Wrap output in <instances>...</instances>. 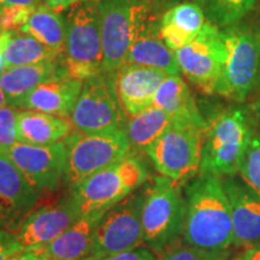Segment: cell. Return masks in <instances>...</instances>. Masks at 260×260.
Instances as JSON below:
<instances>
[{
  "label": "cell",
  "instance_id": "41",
  "mask_svg": "<svg viewBox=\"0 0 260 260\" xmlns=\"http://www.w3.org/2000/svg\"><path fill=\"white\" fill-rule=\"evenodd\" d=\"M5 105H8V99H6L4 90H3L2 87H0V109Z\"/></svg>",
  "mask_w": 260,
  "mask_h": 260
},
{
  "label": "cell",
  "instance_id": "35",
  "mask_svg": "<svg viewBox=\"0 0 260 260\" xmlns=\"http://www.w3.org/2000/svg\"><path fill=\"white\" fill-rule=\"evenodd\" d=\"M45 4L51 6V8L56 10H63V9H69L71 6H75L77 4L84 2H95L98 3L99 0H44Z\"/></svg>",
  "mask_w": 260,
  "mask_h": 260
},
{
  "label": "cell",
  "instance_id": "10",
  "mask_svg": "<svg viewBox=\"0 0 260 260\" xmlns=\"http://www.w3.org/2000/svg\"><path fill=\"white\" fill-rule=\"evenodd\" d=\"M145 190L138 189L103 214L94 235L88 260H96L138 248L144 243L142 207Z\"/></svg>",
  "mask_w": 260,
  "mask_h": 260
},
{
  "label": "cell",
  "instance_id": "36",
  "mask_svg": "<svg viewBox=\"0 0 260 260\" xmlns=\"http://www.w3.org/2000/svg\"><path fill=\"white\" fill-rule=\"evenodd\" d=\"M41 0H0L2 6H17V8H35Z\"/></svg>",
  "mask_w": 260,
  "mask_h": 260
},
{
  "label": "cell",
  "instance_id": "21",
  "mask_svg": "<svg viewBox=\"0 0 260 260\" xmlns=\"http://www.w3.org/2000/svg\"><path fill=\"white\" fill-rule=\"evenodd\" d=\"M84 81L75 77L51 81L31 90L19 103L18 110H31L68 118L73 112Z\"/></svg>",
  "mask_w": 260,
  "mask_h": 260
},
{
  "label": "cell",
  "instance_id": "19",
  "mask_svg": "<svg viewBox=\"0 0 260 260\" xmlns=\"http://www.w3.org/2000/svg\"><path fill=\"white\" fill-rule=\"evenodd\" d=\"M71 77L63 54L37 64L9 68L0 75V87L8 105L17 109L19 103L41 84Z\"/></svg>",
  "mask_w": 260,
  "mask_h": 260
},
{
  "label": "cell",
  "instance_id": "1",
  "mask_svg": "<svg viewBox=\"0 0 260 260\" xmlns=\"http://www.w3.org/2000/svg\"><path fill=\"white\" fill-rule=\"evenodd\" d=\"M183 242L225 260L234 246L233 220L223 178L200 172L186 188Z\"/></svg>",
  "mask_w": 260,
  "mask_h": 260
},
{
  "label": "cell",
  "instance_id": "29",
  "mask_svg": "<svg viewBox=\"0 0 260 260\" xmlns=\"http://www.w3.org/2000/svg\"><path fill=\"white\" fill-rule=\"evenodd\" d=\"M239 172L242 180L260 194V135L252 136Z\"/></svg>",
  "mask_w": 260,
  "mask_h": 260
},
{
  "label": "cell",
  "instance_id": "31",
  "mask_svg": "<svg viewBox=\"0 0 260 260\" xmlns=\"http://www.w3.org/2000/svg\"><path fill=\"white\" fill-rule=\"evenodd\" d=\"M159 260H220L217 256L205 253L200 249L194 248L184 242L177 243L167 252L160 254Z\"/></svg>",
  "mask_w": 260,
  "mask_h": 260
},
{
  "label": "cell",
  "instance_id": "23",
  "mask_svg": "<svg viewBox=\"0 0 260 260\" xmlns=\"http://www.w3.org/2000/svg\"><path fill=\"white\" fill-rule=\"evenodd\" d=\"M205 23L206 18L199 5L194 2L182 3L162 15L160 37L171 51L176 52L193 41Z\"/></svg>",
  "mask_w": 260,
  "mask_h": 260
},
{
  "label": "cell",
  "instance_id": "38",
  "mask_svg": "<svg viewBox=\"0 0 260 260\" xmlns=\"http://www.w3.org/2000/svg\"><path fill=\"white\" fill-rule=\"evenodd\" d=\"M9 37V30L0 34V75L3 74V71L5 70V63H4V46L6 39Z\"/></svg>",
  "mask_w": 260,
  "mask_h": 260
},
{
  "label": "cell",
  "instance_id": "4",
  "mask_svg": "<svg viewBox=\"0 0 260 260\" xmlns=\"http://www.w3.org/2000/svg\"><path fill=\"white\" fill-rule=\"evenodd\" d=\"M252 136L248 117L242 109L220 113L205 130L200 172L235 176Z\"/></svg>",
  "mask_w": 260,
  "mask_h": 260
},
{
  "label": "cell",
  "instance_id": "37",
  "mask_svg": "<svg viewBox=\"0 0 260 260\" xmlns=\"http://www.w3.org/2000/svg\"><path fill=\"white\" fill-rule=\"evenodd\" d=\"M239 258L241 260H260V245L246 249V252Z\"/></svg>",
  "mask_w": 260,
  "mask_h": 260
},
{
  "label": "cell",
  "instance_id": "13",
  "mask_svg": "<svg viewBox=\"0 0 260 260\" xmlns=\"http://www.w3.org/2000/svg\"><path fill=\"white\" fill-rule=\"evenodd\" d=\"M102 32L104 73H116L125 63L135 37L136 8L126 0L98 2Z\"/></svg>",
  "mask_w": 260,
  "mask_h": 260
},
{
  "label": "cell",
  "instance_id": "43",
  "mask_svg": "<svg viewBox=\"0 0 260 260\" xmlns=\"http://www.w3.org/2000/svg\"><path fill=\"white\" fill-rule=\"evenodd\" d=\"M235 260H241V259H240V258H237V259H235Z\"/></svg>",
  "mask_w": 260,
  "mask_h": 260
},
{
  "label": "cell",
  "instance_id": "15",
  "mask_svg": "<svg viewBox=\"0 0 260 260\" xmlns=\"http://www.w3.org/2000/svg\"><path fill=\"white\" fill-rule=\"evenodd\" d=\"M136 29L135 37L126 54L124 64L141 65L161 70L168 75H180L175 52L167 46L160 37V22L159 24L152 16L153 10L146 6L135 5Z\"/></svg>",
  "mask_w": 260,
  "mask_h": 260
},
{
  "label": "cell",
  "instance_id": "8",
  "mask_svg": "<svg viewBox=\"0 0 260 260\" xmlns=\"http://www.w3.org/2000/svg\"><path fill=\"white\" fill-rule=\"evenodd\" d=\"M68 147V167L64 181L75 186L130 153L126 129L103 134L75 133L64 140Z\"/></svg>",
  "mask_w": 260,
  "mask_h": 260
},
{
  "label": "cell",
  "instance_id": "9",
  "mask_svg": "<svg viewBox=\"0 0 260 260\" xmlns=\"http://www.w3.org/2000/svg\"><path fill=\"white\" fill-rule=\"evenodd\" d=\"M204 130L172 124L145 149L160 176L183 184L200 174Z\"/></svg>",
  "mask_w": 260,
  "mask_h": 260
},
{
  "label": "cell",
  "instance_id": "44",
  "mask_svg": "<svg viewBox=\"0 0 260 260\" xmlns=\"http://www.w3.org/2000/svg\"><path fill=\"white\" fill-rule=\"evenodd\" d=\"M45 260H51V259H45Z\"/></svg>",
  "mask_w": 260,
  "mask_h": 260
},
{
  "label": "cell",
  "instance_id": "12",
  "mask_svg": "<svg viewBox=\"0 0 260 260\" xmlns=\"http://www.w3.org/2000/svg\"><path fill=\"white\" fill-rule=\"evenodd\" d=\"M8 153L29 183L41 194L56 191L67 174L68 147L64 140L46 146L16 142Z\"/></svg>",
  "mask_w": 260,
  "mask_h": 260
},
{
  "label": "cell",
  "instance_id": "16",
  "mask_svg": "<svg viewBox=\"0 0 260 260\" xmlns=\"http://www.w3.org/2000/svg\"><path fill=\"white\" fill-rule=\"evenodd\" d=\"M80 217L79 210L69 194L56 204L32 211L15 234L23 249L45 248Z\"/></svg>",
  "mask_w": 260,
  "mask_h": 260
},
{
  "label": "cell",
  "instance_id": "17",
  "mask_svg": "<svg viewBox=\"0 0 260 260\" xmlns=\"http://www.w3.org/2000/svg\"><path fill=\"white\" fill-rule=\"evenodd\" d=\"M222 178L232 213L234 246L248 249L260 245V194L235 176Z\"/></svg>",
  "mask_w": 260,
  "mask_h": 260
},
{
  "label": "cell",
  "instance_id": "32",
  "mask_svg": "<svg viewBox=\"0 0 260 260\" xmlns=\"http://www.w3.org/2000/svg\"><path fill=\"white\" fill-rule=\"evenodd\" d=\"M23 251L15 233L0 230V260H10L15 254Z\"/></svg>",
  "mask_w": 260,
  "mask_h": 260
},
{
  "label": "cell",
  "instance_id": "34",
  "mask_svg": "<svg viewBox=\"0 0 260 260\" xmlns=\"http://www.w3.org/2000/svg\"><path fill=\"white\" fill-rule=\"evenodd\" d=\"M44 248H35V249H23L17 254H15L10 260H45Z\"/></svg>",
  "mask_w": 260,
  "mask_h": 260
},
{
  "label": "cell",
  "instance_id": "6",
  "mask_svg": "<svg viewBox=\"0 0 260 260\" xmlns=\"http://www.w3.org/2000/svg\"><path fill=\"white\" fill-rule=\"evenodd\" d=\"M228 56L217 94L237 103L245 102L260 77V31L248 24L220 30Z\"/></svg>",
  "mask_w": 260,
  "mask_h": 260
},
{
  "label": "cell",
  "instance_id": "30",
  "mask_svg": "<svg viewBox=\"0 0 260 260\" xmlns=\"http://www.w3.org/2000/svg\"><path fill=\"white\" fill-rule=\"evenodd\" d=\"M18 109L5 105L0 109V146L9 149L18 142Z\"/></svg>",
  "mask_w": 260,
  "mask_h": 260
},
{
  "label": "cell",
  "instance_id": "25",
  "mask_svg": "<svg viewBox=\"0 0 260 260\" xmlns=\"http://www.w3.org/2000/svg\"><path fill=\"white\" fill-rule=\"evenodd\" d=\"M18 31L37 39L58 56L64 53L67 21L59 10L46 4H39L31 10L28 21Z\"/></svg>",
  "mask_w": 260,
  "mask_h": 260
},
{
  "label": "cell",
  "instance_id": "2",
  "mask_svg": "<svg viewBox=\"0 0 260 260\" xmlns=\"http://www.w3.org/2000/svg\"><path fill=\"white\" fill-rule=\"evenodd\" d=\"M148 178L149 171L145 162L138 155L129 153L71 188L70 197L81 216L104 214L140 189Z\"/></svg>",
  "mask_w": 260,
  "mask_h": 260
},
{
  "label": "cell",
  "instance_id": "22",
  "mask_svg": "<svg viewBox=\"0 0 260 260\" xmlns=\"http://www.w3.org/2000/svg\"><path fill=\"white\" fill-rule=\"evenodd\" d=\"M103 214L81 216L73 225L44 248L46 259L88 260L93 249L94 235Z\"/></svg>",
  "mask_w": 260,
  "mask_h": 260
},
{
  "label": "cell",
  "instance_id": "42",
  "mask_svg": "<svg viewBox=\"0 0 260 260\" xmlns=\"http://www.w3.org/2000/svg\"><path fill=\"white\" fill-rule=\"evenodd\" d=\"M256 110H258V113H259V116H260V102L258 103V105H256Z\"/></svg>",
  "mask_w": 260,
  "mask_h": 260
},
{
  "label": "cell",
  "instance_id": "40",
  "mask_svg": "<svg viewBox=\"0 0 260 260\" xmlns=\"http://www.w3.org/2000/svg\"><path fill=\"white\" fill-rule=\"evenodd\" d=\"M4 10H5V6H2V5H0V34H2V32L6 31V29H5V16H4Z\"/></svg>",
  "mask_w": 260,
  "mask_h": 260
},
{
  "label": "cell",
  "instance_id": "39",
  "mask_svg": "<svg viewBox=\"0 0 260 260\" xmlns=\"http://www.w3.org/2000/svg\"><path fill=\"white\" fill-rule=\"evenodd\" d=\"M126 2L132 3L133 5H138V6H146V8L154 10L155 8H158L160 5V3L162 0H126Z\"/></svg>",
  "mask_w": 260,
  "mask_h": 260
},
{
  "label": "cell",
  "instance_id": "18",
  "mask_svg": "<svg viewBox=\"0 0 260 260\" xmlns=\"http://www.w3.org/2000/svg\"><path fill=\"white\" fill-rule=\"evenodd\" d=\"M168 74L141 65L124 64L116 71V88L125 113L139 115L153 106L159 86Z\"/></svg>",
  "mask_w": 260,
  "mask_h": 260
},
{
  "label": "cell",
  "instance_id": "27",
  "mask_svg": "<svg viewBox=\"0 0 260 260\" xmlns=\"http://www.w3.org/2000/svg\"><path fill=\"white\" fill-rule=\"evenodd\" d=\"M56 57L58 54L30 35L9 30V37L4 46L5 69L37 64Z\"/></svg>",
  "mask_w": 260,
  "mask_h": 260
},
{
  "label": "cell",
  "instance_id": "20",
  "mask_svg": "<svg viewBox=\"0 0 260 260\" xmlns=\"http://www.w3.org/2000/svg\"><path fill=\"white\" fill-rule=\"evenodd\" d=\"M153 106L167 112L174 124L194 126L204 132L207 128L194 95L180 75H168L159 86Z\"/></svg>",
  "mask_w": 260,
  "mask_h": 260
},
{
  "label": "cell",
  "instance_id": "14",
  "mask_svg": "<svg viewBox=\"0 0 260 260\" xmlns=\"http://www.w3.org/2000/svg\"><path fill=\"white\" fill-rule=\"evenodd\" d=\"M41 193L35 189L0 146V230L16 233L35 210Z\"/></svg>",
  "mask_w": 260,
  "mask_h": 260
},
{
  "label": "cell",
  "instance_id": "33",
  "mask_svg": "<svg viewBox=\"0 0 260 260\" xmlns=\"http://www.w3.org/2000/svg\"><path fill=\"white\" fill-rule=\"evenodd\" d=\"M96 260H158L154 253L149 248H141L138 247L135 249H130L122 253H117L105 258H100Z\"/></svg>",
  "mask_w": 260,
  "mask_h": 260
},
{
  "label": "cell",
  "instance_id": "28",
  "mask_svg": "<svg viewBox=\"0 0 260 260\" xmlns=\"http://www.w3.org/2000/svg\"><path fill=\"white\" fill-rule=\"evenodd\" d=\"M203 10L206 22L219 30L240 24L255 11L259 0H194Z\"/></svg>",
  "mask_w": 260,
  "mask_h": 260
},
{
  "label": "cell",
  "instance_id": "11",
  "mask_svg": "<svg viewBox=\"0 0 260 260\" xmlns=\"http://www.w3.org/2000/svg\"><path fill=\"white\" fill-rule=\"evenodd\" d=\"M226 56L220 30L209 22L193 41L175 52L181 73L207 94H217Z\"/></svg>",
  "mask_w": 260,
  "mask_h": 260
},
{
  "label": "cell",
  "instance_id": "5",
  "mask_svg": "<svg viewBox=\"0 0 260 260\" xmlns=\"http://www.w3.org/2000/svg\"><path fill=\"white\" fill-rule=\"evenodd\" d=\"M67 37L64 61L71 77L86 81L104 73V58L98 3L71 6L65 16Z\"/></svg>",
  "mask_w": 260,
  "mask_h": 260
},
{
  "label": "cell",
  "instance_id": "7",
  "mask_svg": "<svg viewBox=\"0 0 260 260\" xmlns=\"http://www.w3.org/2000/svg\"><path fill=\"white\" fill-rule=\"evenodd\" d=\"M126 113L116 88V73H102L83 82L70 122L82 134L125 129Z\"/></svg>",
  "mask_w": 260,
  "mask_h": 260
},
{
  "label": "cell",
  "instance_id": "24",
  "mask_svg": "<svg viewBox=\"0 0 260 260\" xmlns=\"http://www.w3.org/2000/svg\"><path fill=\"white\" fill-rule=\"evenodd\" d=\"M73 124L63 117L21 110L18 113V142L46 146L63 141L71 135Z\"/></svg>",
  "mask_w": 260,
  "mask_h": 260
},
{
  "label": "cell",
  "instance_id": "3",
  "mask_svg": "<svg viewBox=\"0 0 260 260\" xmlns=\"http://www.w3.org/2000/svg\"><path fill=\"white\" fill-rule=\"evenodd\" d=\"M187 201L181 184L164 176L146 186L142 207L144 243L153 253L162 254L183 239Z\"/></svg>",
  "mask_w": 260,
  "mask_h": 260
},
{
  "label": "cell",
  "instance_id": "26",
  "mask_svg": "<svg viewBox=\"0 0 260 260\" xmlns=\"http://www.w3.org/2000/svg\"><path fill=\"white\" fill-rule=\"evenodd\" d=\"M172 124L174 122L171 117L155 106L130 117L125 129L132 148L145 152V149L164 134Z\"/></svg>",
  "mask_w": 260,
  "mask_h": 260
}]
</instances>
